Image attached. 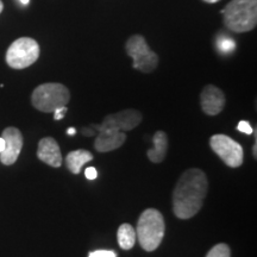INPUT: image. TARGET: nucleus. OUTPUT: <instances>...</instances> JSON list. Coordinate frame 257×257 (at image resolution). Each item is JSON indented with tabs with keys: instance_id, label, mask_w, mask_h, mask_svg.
Listing matches in <instances>:
<instances>
[{
	"instance_id": "f257e3e1",
	"label": "nucleus",
	"mask_w": 257,
	"mask_h": 257,
	"mask_svg": "<svg viewBox=\"0 0 257 257\" xmlns=\"http://www.w3.org/2000/svg\"><path fill=\"white\" fill-rule=\"evenodd\" d=\"M207 178L201 169L182 173L173 192V212L179 219H189L201 210L207 195Z\"/></svg>"
},
{
	"instance_id": "f03ea898",
	"label": "nucleus",
	"mask_w": 257,
	"mask_h": 257,
	"mask_svg": "<svg viewBox=\"0 0 257 257\" xmlns=\"http://www.w3.org/2000/svg\"><path fill=\"white\" fill-rule=\"evenodd\" d=\"M221 14L225 27L231 31L237 34L251 31L257 24V0H231Z\"/></svg>"
},
{
	"instance_id": "7ed1b4c3",
	"label": "nucleus",
	"mask_w": 257,
	"mask_h": 257,
	"mask_svg": "<svg viewBox=\"0 0 257 257\" xmlns=\"http://www.w3.org/2000/svg\"><path fill=\"white\" fill-rule=\"evenodd\" d=\"M165 218L159 210L148 208L143 211L137 223L136 237L146 251H154L162 243L165 237Z\"/></svg>"
},
{
	"instance_id": "20e7f679",
	"label": "nucleus",
	"mask_w": 257,
	"mask_h": 257,
	"mask_svg": "<svg viewBox=\"0 0 257 257\" xmlns=\"http://www.w3.org/2000/svg\"><path fill=\"white\" fill-rule=\"evenodd\" d=\"M69 100V89L62 83L56 82L37 86L31 95V102L34 107L44 113H53L56 108L67 106Z\"/></svg>"
},
{
	"instance_id": "39448f33",
	"label": "nucleus",
	"mask_w": 257,
	"mask_h": 257,
	"mask_svg": "<svg viewBox=\"0 0 257 257\" xmlns=\"http://www.w3.org/2000/svg\"><path fill=\"white\" fill-rule=\"evenodd\" d=\"M40 46L34 38L21 37L6 51V62L14 69H25L40 57Z\"/></svg>"
},
{
	"instance_id": "423d86ee",
	"label": "nucleus",
	"mask_w": 257,
	"mask_h": 257,
	"mask_svg": "<svg viewBox=\"0 0 257 257\" xmlns=\"http://www.w3.org/2000/svg\"><path fill=\"white\" fill-rule=\"evenodd\" d=\"M126 54L134 60L133 67L143 73H152L159 64V56L150 49L146 38L141 35H134L125 44Z\"/></svg>"
},
{
	"instance_id": "0eeeda50",
	"label": "nucleus",
	"mask_w": 257,
	"mask_h": 257,
	"mask_svg": "<svg viewBox=\"0 0 257 257\" xmlns=\"http://www.w3.org/2000/svg\"><path fill=\"white\" fill-rule=\"evenodd\" d=\"M210 147L227 167L238 168L243 165V147L226 135H213L210 138Z\"/></svg>"
},
{
	"instance_id": "6e6552de",
	"label": "nucleus",
	"mask_w": 257,
	"mask_h": 257,
	"mask_svg": "<svg viewBox=\"0 0 257 257\" xmlns=\"http://www.w3.org/2000/svg\"><path fill=\"white\" fill-rule=\"evenodd\" d=\"M143 115L140 111L134 110V108H127L117 113L107 114L104 118L101 124H92V126L96 131L101 130H117L121 133L134 130L142 121Z\"/></svg>"
},
{
	"instance_id": "1a4fd4ad",
	"label": "nucleus",
	"mask_w": 257,
	"mask_h": 257,
	"mask_svg": "<svg viewBox=\"0 0 257 257\" xmlns=\"http://www.w3.org/2000/svg\"><path fill=\"white\" fill-rule=\"evenodd\" d=\"M5 149L0 153V162L5 166L15 165L23 148V135L17 127L9 126L3 131Z\"/></svg>"
},
{
	"instance_id": "9d476101",
	"label": "nucleus",
	"mask_w": 257,
	"mask_h": 257,
	"mask_svg": "<svg viewBox=\"0 0 257 257\" xmlns=\"http://www.w3.org/2000/svg\"><path fill=\"white\" fill-rule=\"evenodd\" d=\"M201 110L208 115L219 114L225 107V94L214 85L205 86L200 94Z\"/></svg>"
},
{
	"instance_id": "9b49d317",
	"label": "nucleus",
	"mask_w": 257,
	"mask_h": 257,
	"mask_svg": "<svg viewBox=\"0 0 257 257\" xmlns=\"http://www.w3.org/2000/svg\"><path fill=\"white\" fill-rule=\"evenodd\" d=\"M37 157L46 165L59 168L62 165V155L59 143L53 137L42 138L38 143Z\"/></svg>"
},
{
	"instance_id": "f8f14e48",
	"label": "nucleus",
	"mask_w": 257,
	"mask_h": 257,
	"mask_svg": "<svg viewBox=\"0 0 257 257\" xmlns=\"http://www.w3.org/2000/svg\"><path fill=\"white\" fill-rule=\"evenodd\" d=\"M126 141L125 133L117 130H101L96 135L94 148L98 153H108L120 148Z\"/></svg>"
},
{
	"instance_id": "ddd939ff",
	"label": "nucleus",
	"mask_w": 257,
	"mask_h": 257,
	"mask_svg": "<svg viewBox=\"0 0 257 257\" xmlns=\"http://www.w3.org/2000/svg\"><path fill=\"white\" fill-rule=\"evenodd\" d=\"M154 147L148 150V159L153 163H161L166 159L168 150V136L165 131H157L153 137Z\"/></svg>"
},
{
	"instance_id": "4468645a",
	"label": "nucleus",
	"mask_w": 257,
	"mask_h": 257,
	"mask_svg": "<svg viewBox=\"0 0 257 257\" xmlns=\"http://www.w3.org/2000/svg\"><path fill=\"white\" fill-rule=\"evenodd\" d=\"M92 160H93L92 153L87 152V150L79 149V150H74V152H70L68 155H67L66 165H67V168H68L73 174L76 175L80 173L82 166L86 165V163Z\"/></svg>"
},
{
	"instance_id": "2eb2a0df",
	"label": "nucleus",
	"mask_w": 257,
	"mask_h": 257,
	"mask_svg": "<svg viewBox=\"0 0 257 257\" xmlns=\"http://www.w3.org/2000/svg\"><path fill=\"white\" fill-rule=\"evenodd\" d=\"M118 244L123 250H130L136 243V230L130 224H121L117 231Z\"/></svg>"
},
{
	"instance_id": "dca6fc26",
	"label": "nucleus",
	"mask_w": 257,
	"mask_h": 257,
	"mask_svg": "<svg viewBox=\"0 0 257 257\" xmlns=\"http://www.w3.org/2000/svg\"><path fill=\"white\" fill-rule=\"evenodd\" d=\"M206 257H231L230 246L225 243H219L212 248Z\"/></svg>"
},
{
	"instance_id": "f3484780",
	"label": "nucleus",
	"mask_w": 257,
	"mask_h": 257,
	"mask_svg": "<svg viewBox=\"0 0 257 257\" xmlns=\"http://www.w3.org/2000/svg\"><path fill=\"white\" fill-rule=\"evenodd\" d=\"M217 47L218 49H219L221 53L224 54H229V53H232L234 50V48H236V43H234L233 40H231L230 37H221L220 40H218L217 42Z\"/></svg>"
},
{
	"instance_id": "a211bd4d",
	"label": "nucleus",
	"mask_w": 257,
	"mask_h": 257,
	"mask_svg": "<svg viewBox=\"0 0 257 257\" xmlns=\"http://www.w3.org/2000/svg\"><path fill=\"white\" fill-rule=\"evenodd\" d=\"M237 130L240 131V133L245 134V135H252L253 133V128L251 125H250L249 121L245 120H240L238 125H237Z\"/></svg>"
},
{
	"instance_id": "6ab92c4d",
	"label": "nucleus",
	"mask_w": 257,
	"mask_h": 257,
	"mask_svg": "<svg viewBox=\"0 0 257 257\" xmlns=\"http://www.w3.org/2000/svg\"><path fill=\"white\" fill-rule=\"evenodd\" d=\"M88 257H117V253L112 250H96L89 253Z\"/></svg>"
},
{
	"instance_id": "aec40b11",
	"label": "nucleus",
	"mask_w": 257,
	"mask_h": 257,
	"mask_svg": "<svg viewBox=\"0 0 257 257\" xmlns=\"http://www.w3.org/2000/svg\"><path fill=\"white\" fill-rule=\"evenodd\" d=\"M81 134L86 137H92V136H96V135H98V131H96L92 125H89V126H85L81 128Z\"/></svg>"
},
{
	"instance_id": "412c9836",
	"label": "nucleus",
	"mask_w": 257,
	"mask_h": 257,
	"mask_svg": "<svg viewBox=\"0 0 257 257\" xmlns=\"http://www.w3.org/2000/svg\"><path fill=\"white\" fill-rule=\"evenodd\" d=\"M67 111H68V108H67L66 106H62V107L56 108V110L53 112V113H54V119H55V120L62 119V118L64 117V114H66Z\"/></svg>"
},
{
	"instance_id": "4be33fe9",
	"label": "nucleus",
	"mask_w": 257,
	"mask_h": 257,
	"mask_svg": "<svg viewBox=\"0 0 257 257\" xmlns=\"http://www.w3.org/2000/svg\"><path fill=\"white\" fill-rule=\"evenodd\" d=\"M85 176L88 180H95L96 176H98V173H96V169L94 167H88V168L85 170Z\"/></svg>"
},
{
	"instance_id": "5701e85b",
	"label": "nucleus",
	"mask_w": 257,
	"mask_h": 257,
	"mask_svg": "<svg viewBox=\"0 0 257 257\" xmlns=\"http://www.w3.org/2000/svg\"><path fill=\"white\" fill-rule=\"evenodd\" d=\"M255 133V131H253ZM256 148H257V135L255 133V142H253V147H252V155H253V159H257V153H256Z\"/></svg>"
},
{
	"instance_id": "b1692460",
	"label": "nucleus",
	"mask_w": 257,
	"mask_h": 257,
	"mask_svg": "<svg viewBox=\"0 0 257 257\" xmlns=\"http://www.w3.org/2000/svg\"><path fill=\"white\" fill-rule=\"evenodd\" d=\"M4 149H5V141L4 138L0 137V153H2Z\"/></svg>"
},
{
	"instance_id": "393cba45",
	"label": "nucleus",
	"mask_w": 257,
	"mask_h": 257,
	"mask_svg": "<svg viewBox=\"0 0 257 257\" xmlns=\"http://www.w3.org/2000/svg\"><path fill=\"white\" fill-rule=\"evenodd\" d=\"M67 134H68L69 136H73V135H75V128L74 127L68 128V130H67Z\"/></svg>"
},
{
	"instance_id": "a878e982",
	"label": "nucleus",
	"mask_w": 257,
	"mask_h": 257,
	"mask_svg": "<svg viewBox=\"0 0 257 257\" xmlns=\"http://www.w3.org/2000/svg\"><path fill=\"white\" fill-rule=\"evenodd\" d=\"M205 3H208V4H214V3H218L219 0H204Z\"/></svg>"
},
{
	"instance_id": "bb28decb",
	"label": "nucleus",
	"mask_w": 257,
	"mask_h": 257,
	"mask_svg": "<svg viewBox=\"0 0 257 257\" xmlns=\"http://www.w3.org/2000/svg\"><path fill=\"white\" fill-rule=\"evenodd\" d=\"M3 10H4V4H3V2H2V0H0V14H2V12H3Z\"/></svg>"
},
{
	"instance_id": "cd10ccee",
	"label": "nucleus",
	"mask_w": 257,
	"mask_h": 257,
	"mask_svg": "<svg viewBox=\"0 0 257 257\" xmlns=\"http://www.w3.org/2000/svg\"><path fill=\"white\" fill-rule=\"evenodd\" d=\"M29 2H30V0H21V3H22V4H23V5H28Z\"/></svg>"
}]
</instances>
